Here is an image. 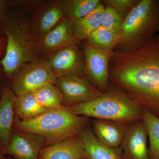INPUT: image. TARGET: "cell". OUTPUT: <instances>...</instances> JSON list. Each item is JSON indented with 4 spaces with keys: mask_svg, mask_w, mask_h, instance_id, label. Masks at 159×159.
Listing matches in <instances>:
<instances>
[{
    "mask_svg": "<svg viewBox=\"0 0 159 159\" xmlns=\"http://www.w3.org/2000/svg\"><path fill=\"white\" fill-rule=\"evenodd\" d=\"M111 85L159 118V43L155 37L136 51L111 53Z\"/></svg>",
    "mask_w": 159,
    "mask_h": 159,
    "instance_id": "cell-1",
    "label": "cell"
},
{
    "mask_svg": "<svg viewBox=\"0 0 159 159\" xmlns=\"http://www.w3.org/2000/svg\"><path fill=\"white\" fill-rule=\"evenodd\" d=\"M89 117L73 113L67 107L51 110L31 121L24 122L16 117L13 126L18 132L31 133L44 139L46 144L55 145L79 135L89 126Z\"/></svg>",
    "mask_w": 159,
    "mask_h": 159,
    "instance_id": "cell-2",
    "label": "cell"
},
{
    "mask_svg": "<svg viewBox=\"0 0 159 159\" xmlns=\"http://www.w3.org/2000/svg\"><path fill=\"white\" fill-rule=\"evenodd\" d=\"M67 108L78 116L112 120L129 125L142 119V107L124 91L111 84L106 93L94 100Z\"/></svg>",
    "mask_w": 159,
    "mask_h": 159,
    "instance_id": "cell-3",
    "label": "cell"
},
{
    "mask_svg": "<svg viewBox=\"0 0 159 159\" xmlns=\"http://www.w3.org/2000/svg\"><path fill=\"white\" fill-rule=\"evenodd\" d=\"M159 31V0H141L125 18L120 40L114 51H136Z\"/></svg>",
    "mask_w": 159,
    "mask_h": 159,
    "instance_id": "cell-4",
    "label": "cell"
},
{
    "mask_svg": "<svg viewBox=\"0 0 159 159\" xmlns=\"http://www.w3.org/2000/svg\"><path fill=\"white\" fill-rule=\"evenodd\" d=\"M1 28L7 37L6 51L1 61L3 70L11 77L20 66L42 58L29 29V21L4 19Z\"/></svg>",
    "mask_w": 159,
    "mask_h": 159,
    "instance_id": "cell-5",
    "label": "cell"
},
{
    "mask_svg": "<svg viewBox=\"0 0 159 159\" xmlns=\"http://www.w3.org/2000/svg\"><path fill=\"white\" fill-rule=\"evenodd\" d=\"M56 78L47 61L41 58L23 65L15 72L10 77L11 89L16 96H20L54 84Z\"/></svg>",
    "mask_w": 159,
    "mask_h": 159,
    "instance_id": "cell-6",
    "label": "cell"
},
{
    "mask_svg": "<svg viewBox=\"0 0 159 159\" xmlns=\"http://www.w3.org/2000/svg\"><path fill=\"white\" fill-rule=\"evenodd\" d=\"M84 56V77L102 93L110 87L109 80V64L111 53L101 51L84 41L83 45Z\"/></svg>",
    "mask_w": 159,
    "mask_h": 159,
    "instance_id": "cell-7",
    "label": "cell"
},
{
    "mask_svg": "<svg viewBox=\"0 0 159 159\" xmlns=\"http://www.w3.org/2000/svg\"><path fill=\"white\" fill-rule=\"evenodd\" d=\"M79 44L66 46L46 60L56 77H84V56Z\"/></svg>",
    "mask_w": 159,
    "mask_h": 159,
    "instance_id": "cell-8",
    "label": "cell"
},
{
    "mask_svg": "<svg viewBox=\"0 0 159 159\" xmlns=\"http://www.w3.org/2000/svg\"><path fill=\"white\" fill-rule=\"evenodd\" d=\"M65 17L61 0L43 1L34 11L29 20L30 33L34 40L51 31Z\"/></svg>",
    "mask_w": 159,
    "mask_h": 159,
    "instance_id": "cell-9",
    "label": "cell"
},
{
    "mask_svg": "<svg viewBox=\"0 0 159 159\" xmlns=\"http://www.w3.org/2000/svg\"><path fill=\"white\" fill-rule=\"evenodd\" d=\"M54 84L61 92L65 107L89 102L102 94L85 77H57Z\"/></svg>",
    "mask_w": 159,
    "mask_h": 159,
    "instance_id": "cell-10",
    "label": "cell"
},
{
    "mask_svg": "<svg viewBox=\"0 0 159 159\" xmlns=\"http://www.w3.org/2000/svg\"><path fill=\"white\" fill-rule=\"evenodd\" d=\"M35 42L41 57L45 60L64 47L80 43L74 36L72 22L65 17L46 35L35 40Z\"/></svg>",
    "mask_w": 159,
    "mask_h": 159,
    "instance_id": "cell-11",
    "label": "cell"
},
{
    "mask_svg": "<svg viewBox=\"0 0 159 159\" xmlns=\"http://www.w3.org/2000/svg\"><path fill=\"white\" fill-rule=\"evenodd\" d=\"M147 129L142 119L129 125L121 147L122 159H149Z\"/></svg>",
    "mask_w": 159,
    "mask_h": 159,
    "instance_id": "cell-12",
    "label": "cell"
},
{
    "mask_svg": "<svg viewBox=\"0 0 159 159\" xmlns=\"http://www.w3.org/2000/svg\"><path fill=\"white\" fill-rule=\"evenodd\" d=\"M46 144L42 137L31 133L12 132L7 153L19 159H39V154Z\"/></svg>",
    "mask_w": 159,
    "mask_h": 159,
    "instance_id": "cell-13",
    "label": "cell"
},
{
    "mask_svg": "<svg viewBox=\"0 0 159 159\" xmlns=\"http://www.w3.org/2000/svg\"><path fill=\"white\" fill-rule=\"evenodd\" d=\"M38 157L39 159H87V155L77 135L55 145L43 147Z\"/></svg>",
    "mask_w": 159,
    "mask_h": 159,
    "instance_id": "cell-14",
    "label": "cell"
},
{
    "mask_svg": "<svg viewBox=\"0 0 159 159\" xmlns=\"http://www.w3.org/2000/svg\"><path fill=\"white\" fill-rule=\"evenodd\" d=\"M91 123L94 135L101 143L109 148L120 147L128 124L97 119H92Z\"/></svg>",
    "mask_w": 159,
    "mask_h": 159,
    "instance_id": "cell-15",
    "label": "cell"
},
{
    "mask_svg": "<svg viewBox=\"0 0 159 159\" xmlns=\"http://www.w3.org/2000/svg\"><path fill=\"white\" fill-rule=\"evenodd\" d=\"M16 97L12 90L6 88L0 100V142L5 148L11 141Z\"/></svg>",
    "mask_w": 159,
    "mask_h": 159,
    "instance_id": "cell-16",
    "label": "cell"
},
{
    "mask_svg": "<svg viewBox=\"0 0 159 159\" xmlns=\"http://www.w3.org/2000/svg\"><path fill=\"white\" fill-rule=\"evenodd\" d=\"M79 136L85 148L87 159H122L121 147L109 148L102 144L90 126L84 129Z\"/></svg>",
    "mask_w": 159,
    "mask_h": 159,
    "instance_id": "cell-17",
    "label": "cell"
},
{
    "mask_svg": "<svg viewBox=\"0 0 159 159\" xmlns=\"http://www.w3.org/2000/svg\"><path fill=\"white\" fill-rule=\"evenodd\" d=\"M105 7L101 1L97 8L89 14L72 22V31L78 41H85L91 33L101 26Z\"/></svg>",
    "mask_w": 159,
    "mask_h": 159,
    "instance_id": "cell-18",
    "label": "cell"
},
{
    "mask_svg": "<svg viewBox=\"0 0 159 159\" xmlns=\"http://www.w3.org/2000/svg\"><path fill=\"white\" fill-rule=\"evenodd\" d=\"M14 111L18 119L27 122L36 119L50 110L40 105L31 92L16 97Z\"/></svg>",
    "mask_w": 159,
    "mask_h": 159,
    "instance_id": "cell-19",
    "label": "cell"
},
{
    "mask_svg": "<svg viewBox=\"0 0 159 159\" xmlns=\"http://www.w3.org/2000/svg\"><path fill=\"white\" fill-rule=\"evenodd\" d=\"M32 93L39 104L48 110L64 107L62 94L54 84H44Z\"/></svg>",
    "mask_w": 159,
    "mask_h": 159,
    "instance_id": "cell-20",
    "label": "cell"
},
{
    "mask_svg": "<svg viewBox=\"0 0 159 159\" xmlns=\"http://www.w3.org/2000/svg\"><path fill=\"white\" fill-rule=\"evenodd\" d=\"M65 18L70 21L79 19L87 15L101 2L100 0H61Z\"/></svg>",
    "mask_w": 159,
    "mask_h": 159,
    "instance_id": "cell-21",
    "label": "cell"
},
{
    "mask_svg": "<svg viewBox=\"0 0 159 159\" xmlns=\"http://www.w3.org/2000/svg\"><path fill=\"white\" fill-rule=\"evenodd\" d=\"M142 113L149 140V159H159V118L144 107Z\"/></svg>",
    "mask_w": 159,
    "mask_h": 159,
    "instance_id": "cell-22",
    "label": "cell"
},
{
    "mask_svg": "<svg viewBox=\"0 0 159 159\" xmlns=\"http://www.w3.org/2000/svg\"><path fill=\"white\" fill-rule=\"evenodd\" d=\"M120 39V35L101 26L91 33L85 41L101 51L111 53L119 43Z\"/></svg>",
    "mask_w": 159,
    "mask_h": 159,
    "instance_id": "cell-23",
    "label": "cell"
},
{
    "mask_svg": "<svg viewBox=\"0 0 159 159\" xmlns=\"http://www.w3.org/2000/svg\"><path fill=\"white\" fill-rule=\"evenodd\" d=\"M124 20L115 9L106 6L102 14L101 26L120 35Z\"/></svg>",
    "mask_w": 159,
    "mask_h": 159,
    "instance_id": "cell-24",
    "label": "cell"
},
{
    "mask_svg": "<svg viewBox=\"0 0 159 159\" xmlns=\"http://www.w3.org/2000/svg\"><path fill=\"white\" fill-rule=\"evenodd\" d=\"M140 1L141 0H104L102 1V2L115 9L125 19Z\"/></svg>",
    "mask_w": 159,
    "mask_h": 159,
    "instance_id": "cell-25",
    "label": "cell"
},
{
    "mask_svg": "<svg viewBox=\"0 0 159 159\" xmlns=\"http://www.w3.org/2000/svg\"><path fill=\"white\" fill-rule=\"evenodd\" d=\"M11 7V1L0 0V21L3 20L6 18L7 9Z\"/></svg>",
    "mask_w": 159,
    "mask_h": 159,
    "instance_id": "cell-26",
    "label": "cell"
},
{
    "mask_svg": "<svg viewBox=\"0 0 159 159\" xmlns=\"http://www.w3.org/2000/svg\"><path fill=\"white\" fill-rule=\"evenodd\" d=\"M6 39H5L0 38V57L3 55V52L5 50L6 46Z\"/></svg>",
    "mask_w": 159,
    "mask_h": 159,
    "instance_id": "cell-27",
    "label": "cell"
},
{
    "mask_svg": "<svg viewBox=\"0 0 159 159\" xmlns=\"http://www.w3.org/2000/svg\"><path fill=\"white\" fill-rule=\"evenodd\" d=\"M155 39L156 40L157 42L159 43V35H158V36L156 35L155 37Z\"/></svg>",
    "mask_w": 159,
    "mask_h": 159,
    "instance_id": "cell-28",
    "label": "cell"
}]
</instances>
